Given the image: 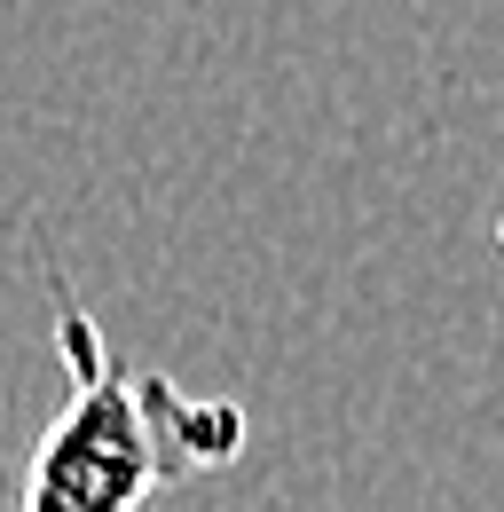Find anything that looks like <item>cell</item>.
<instances>
[{
    "label": "cell",
    "mask_w": 504,
    "mask_h": 512,
    "mask_svg": "<svg viewBox=\"0 0 504 512\" xmlns=\"http://www.w3.org/2000/svg\"><path fill=\"white\" fill-rule=\"evenodd\" d=\"M56 363L63 402L40 426L16 512H150L166 489L237 465L245 410L189 394L166 371H134L103 347L95 316L56 284Z\"/></svg>",
    "instance_id": "obj_1"
},
{
    "label": "cell",
    "mask_w": 504,
    "mask_h": 512,
    "mask_svg": "<svg viewBox=\"0 0 504 512\" xmlns=\"http://www.w3.org/2000/svg\"><path fill=\"white\" fill-rule=\"evenodd\" d=\"M497 245H504V213H497Z\"/></svg>",
    "instance_id": "obj_2"
}]
</instances>
